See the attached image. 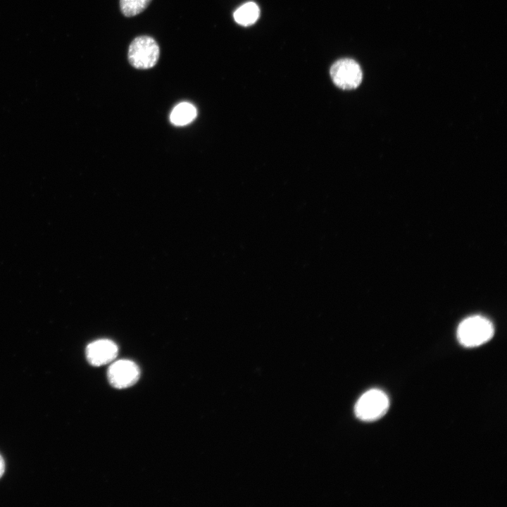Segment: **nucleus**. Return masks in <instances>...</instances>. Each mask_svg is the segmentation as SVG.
Returning <instances> with one entry per match:
<instances>
[{
    "instance_id": "nucleus-1",
    "label": "nucleus",
    "mask_w": 507,
    "mask_h": 507,
    "mask_svg": "<svg viewBox=\"0 0 507 507\" xmlns=\"http://www.w3.org/2000/svg\"><path fill=\"white\" fill-rule=\"evenodd\" d=\"M494 332V326L488 319L475 315L465 318L459 324L457 337L464 346L475 347L489 341Z\"/></svg>"
},
{
    "instance_id": "nucleus-2",
    "label": "nucleus",
    "mask_w": 507,
    "mask_h": 507,
    "mask_svg": "<svg viewBox=\"0 0 507 507\" xmlns=\"http://www.w3.org/2000/svg\"><path fill=\"white\" fill-rule=\"evenodd\" d=\"M159 56V46L156 40L149 36L135 37L128 48V61L137 69L153 68L157 63Z\"/></svg>"
},
{
    "instance_id": "nucleus-3",
    "label": "nucleus",
    "mask_w": 507,
    "mask_h": 507,
    "mask_svg": "<svg viewBox=\"0 0 507 507\" xmlns=\"http://www.w3.org/2000/svg\"><path fill=\"white\" fill-rule=\"evenodd\" d=\"M389 407L387 395L380 389H373L358 399L355 406V414L363 421H375L384 416Z\"/></svg>"
},
{
    "instance_id": "nucleus-4",
    "label": "nucleus",
    "mask_w": 507,
    "mask_h": 507,
    "mask_svg": "<svg viewBox=\"0 0 507 507\" xmlns=\"http://www.w3.org/2000/svg\"><path fill=\"white\" fill-rule=\"evenodd\" d=\"M333 82L342 89H353L359 86L363 73L358 63L351 58L337 61L330 68Z\"/></svg>"
},
{
    "instance_id": "nucleus-5",
    "label": "nucleus",
    "mask_w": 507,
    "mask_h": 507,
    "mask_svg": "<svg viewBox=\"0 0 507 507\" xmlns=\"http://www.w3.org/2000/svg\"><path fill=\"white\" fill-rule=\"evenodd\" d=\"M140 370L135 363L129 360H119L113 363L108 370L110 384L118 389L134 384L139 380Z\"/></svg>"
},
{
    "instance_id": "nucleus-6",
    "label": "nucleus",
    "mask_w": 507,
    "mask_h": 507,
    "mask_svg": "<svg viewBox=\"0 0 507 507\" xmlns=\"http://www.w3.org/2000/svg\"><path fill=\"white\" fill-rule=\"evenodd\" d=\"M118 351V346L113 341L98 339L87 346L86 357L92 365L100 366L113 361Z\"/></svg>"
},
{
    "instance_id": "nucleus-7",
    "label": "nucleus",
    "mask_w": 507,
    "mask_h": 507,
    "mask_svg": "<svg viewBox=\"0 0 507 507\" xmlns=\"http://www.w3.org/2000/svg\"><path fill=\"white\" fill-rule=\"evenodd\" d=\"M195 106L189 102H182L174 107L170 115V122L177 126H182L192 122L196 117Z\"/></svg>"
},
{
    "instance_id": "nucleus-8",
    "label": "nucleus",
    "mask_w": 507,
    "mask_h": 507,
    "mask_svg": "<svg viewBox=\"0 0 507 507\" xmlns=\"http://www.w3.org/2000/svg\"><path fill=\"white\" fill-rule=\"evenodd\" d=\"M233 16L238 24L243 26L251 25L258 18V6L254 2H247L239 6L234 11Z\"/></svg>"
},
{
    "instance_id": "nucleus-9",
    "label": "nucleus",
    "mask_w": 507,
    "mask_h": 507,
    "mask_svg": "<svg viewBox=\"0 0 507 507\" xmlns=\"http://www.w3.org/2000/svg\"><path fill=\"white\" fill-rule=\"evenodd\" d=\"M152 0H120V8L126 17H133L143 12Z\"/></svg>"
},
{
    "instance_id": "nucleus-10",
    "label": "nucleus",
    "mask_w": 507,
    "mask_h": 507,
    "mask_svg": "<svg viewBox=\"0 0 507 507\" xmlns=\"http://www.w3.org/2000/svg\"><path fill=\"white\" fill-rule=\"evenodd\" d=\"M5 471V463L2 456L0 455V478L2 477Z\"/></svg>"
}]
</instances>
